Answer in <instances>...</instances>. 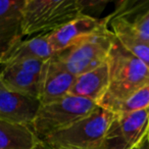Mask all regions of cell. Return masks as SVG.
Segmentation results:
<instances>
[{
  "instance_id": "obj_4",
  "label": "cell",
  "mask_w": 149,
  "mask_h": 149,
  "mask_svg": "<svg viewBox=\"0 0 149 149\" xmlns=\"http://www.w3.org/2000/svg\"><path fill=\"white\" fill-rule=\"evenodd\" d=\"M98 104L86 98L66 95L56 101L41 104L31 128L39 141L89 116Z\"/></svg>"
},
{
  "instance_id": "obj_14",
  "label": "cell",
  "mask_w": 149,
  "mask_h": 149,
  "mask_svg": "<svg viewBox=\"0 0 149 149\" xmlns=\"http://www.w3.org/2000/svg\"><path fill=\"white\" fill-rule=\"evenodd\" d=\"M38 142L30 126L0 120V149H33Z\"/></svg>"
},
{
  "instance_id": "obj_5",
  "label": "cell",
  "mask_w": 149,
  "mask_h": 149,
  "mask_svg": "<svg viewBox=\"0 0 149 149\" xmlns=\"http://www.w3.org/2000/svg\"><path fill=\"white\" fill-rule=\"evenodd\" d=\"M116 41L113 33L107 27H104L74 46L55 55L64 68L77 77L107 61Z\"/></svg>"
},
{
  "instance_id": "obj_8",
  "label": "cell",
  "mask_w": 149,
  "mask_h": 149,
  "mask_svg": "<svg viewBox=\"0 0 149 149\" xmlns=\"http://www.w3.org/2000/svg\"><path fill=\"white\" fill-rule=\"evenodd\" d=\"M25 0H0V64H4L23 41Z\"/></svg>"
},
{
  "instance_id": "obj_7",
  "label": "cell",
  "mask_w": 149,
  "mask_h": 149,
  "mask_svg": "<svg viewBox=\"0 0 149 149\" xmlns=\"http://www.w3.org/2000/svg\"><path fill=\"white\" fill-rule=\"evenodd\" d=\"M109 19V15L104 19H97L84 13L47 34L48 41L54 54L72 47L102 28L107 27Z\"/></svg>"
},
{
  "instance_id": "obj_17",
  "label": "cell",
  "mask_w": 149,
  "mask_h": 149,
  "mask_svg": "<svg viewBox=\"0 0 149 149\" xmlns=\"http://www.w3.org/2000/svg\"><path fill=\"white\" fill-rule=\"evenodd\" d=\"M44 62H45L44 60L37 59V58L33 57H19L8 60L4 64H11V65H15L17 68H21V70H25V72H29V74L40 76L42 68H43Z\"/></svg>"
},
{
  "instance_id": "obj_16",
  "label": "cell",
  "mask_w": 149,
  "mask_h": 149,
  "mask_svg": "<svg viewBox=\"0 0 149 149\" xmlns=\"http://www.w3.org/2000/svg\"><path fill=\"white\" fill-rule=\"evenodd\" d=\"M149 107V84L132 95H130L126 100L118 103L112 108L113 113H128V112L138 111Z\"/></svg>"
},
{
  "instance_id": "obj_3",
  "label": "cell",
  "mask_w": 149,
  "mask_h": 149,
  "mask_svg": "<svg viewBox=\"0 0 149 149\" xmlns=\"http://www.w3.org/2000/svg\"><path fill=\"white\" fill-rule=\"evenodd\" d=\"M114 116L112 111L98 106L89 116L49 135L41 142L55 149H98Z\"/></svg>"
},
{
  "instance_id": "obj_20",
  "label": "cell",
  "mask_w": 149,
  "mask_h": 149,
  "mask_svg": "<svg viewBox=\"0 0 149 149\" xmlns=\"http://www.w3.org/2000/svg\"><path fill=\"white\" fill-rule=\"evenodd\" d=\"M136 149H149V141L148 140L145 141L141 146H139L138 148H136Z\"/></svg>"
},
{
  "instance_id": "obj_9",
  "label": "cell",
  "mask_w": 149,
  "mask_h": 149,
  "mask_svg": "<svg viewBox=\"0 0 149 149\" xmlns=\"http://www.w3.org/2000/svg\"><path fill=\"white\" fill-rule=\"evenodd\" d=\"M76 79L58 60L56 55L44 62L40 74L39 100L41 104L56 101L68 95Z\"/></svg>"
},
{
  "instance_id": "obj_11",
  "label": "cell",
  "mask_w": 149,
  "mask_h": 149,
  "mask_svg": "<svg viewBox=\"0 0 149 149\" xmlns=\"http://www.w3.org/2000/svg\"><path fill=\"white\" fill-rule=\"evenodd\" d=\"M109 84V68L108 62L86 72L76 77L70 90L68 95L86 98L88 100L99 103L107 92Z\"/></svg>"
},
{
  "instance_id": "obj_12",
  "label": "cell",
  "mask_w": 149,
  "mask_h": 149,
  "mask_svg": "<svg viewBox=\"0 0 149 149\" xmlns=\"http://www.w3.org/2000/svg\"><path fill=\"white\" fill-rule=\"evenodd\" d=\"M111 29L116 41L149 68V42L135 31L132 23L126 17H118L111 22Z\"/></svg>"
},
{
  "instance_id": "obj_18",
  "label": "cell",
  "mask_w": 149,
  "mask_h": 149,
  "mask_svg": "<svg viewBox=\"0 0 149 149\" xmlns=\"http://www.w3.org/2000/svg\"><path fill=\"white\" fill-rule=\"evenodd\" d=\"M132 25L135 31L143 39L149 42V8L144 13L136 17V19L133 22Z\"/></svg>"
},
{
  "instance_id": "obj_21",
  "label": "cell",
  "mask_w": 149,
  "mask_h": 149,
  "mask_svg": "<svg viewBox=\"0 0 149 149\" xmlns=\"http://www.w3.org/2000/svg\"><path fill=\"white\" fill-rule=\"evenodd\" d=\"M148 141H149V132H148Z\"/></svg>"
},
{
  "instance_id": "obj_19",
  "label": "cell",
  "mask_w": 149,
  "mask_h": 149,
  "mask_svg": "<svg viewBox=\"0 0 149 149\" xmlns=\"http://www.w3.org/2000/svg\"><path fill=\"white\" fill-rule=\"evenodd\" d=\"M33 149H55V148H53V147L49 146V145H47L46 143L39 141V142H38L37 144H36V146L34 147Z\"/></svg>"
},
{
  "instance_id": "obj_6",
  "label": "cell",
  "mask_w": 149,
  "mask_h": 149,
  "mask_svg": "<svg viewBox=\"0 0 149 149\" xmlns=\"http://www.w3.org/2000/svg\"><path fill=\"white\" fill-rule=\"evenodd\" d=\"M149 107L116 113L98 149H136L148 140Z\"/></svg>"
},
{
  "instance_id": "obj_1",
  "label": "cell",
  "mask_w": 149,
  "mask_h": 149,
  "mask_svg": "<svg viewBox=\"0 0 149 149\" xmlns=\"http://www.w3.org/2000/svg\"><path fill=\"white\" fill-rule=\"evenodd\" d=\"M109 84L99 106L111 111L118 103L149 84V68L118 41L108 56Z\"/></svg>"
},
{
  "instance_id": "obj_2",
  "label": "cell",
  "mask_w": 149,
  "mask_h": 149,
  "mask_svg": "<svg viewBox=\"0 0 149 149\" xmlns=\"http://www.w3.org/2000/svg\"><path fill=\"white\" fill-rule=\"evenodd\" d=\"M89 2L83 0H25L24 36L45 35L84 15Z\"/></svg>"
},
{
  "instance_id": "obj_13",
  "label": "cell",
  "mask_w": 149,
  "mask_h": 149,
  "mask_svg": "<svg viewBox=\"0 0 149 149\" xmlns=\"http://www.w3.org/2000/svg\"><path fill=\"white\" fill-rule=\"evenodd\" d=\"M0 81L13 91L39 99L40 76L29 74L11 64H4L0 72Z\"/></svg>"
},
{
  "instance_id": "obj_10",
  "label": "cell",
  "mask_w": 149,
  "mask_h": 149,
  "mask_svg": "<svg viewBox=\"0 0 149 149\" xmlns=\"http://www.w3.org/2000/svg\"><path fill=\"white\" fill-rule=\"evenodd\" d=\"M40 106L38 98L13 91L0 81V120L31 127Z\"/></svg>"
},
{
  "instance_id": "obj_15",
  "label": "cell",
  "mask_w": 149,
  "mask_h": 149,
  "mask_svg": "<svg viewBox=\"0 0 149 149\" xmlns=\"http://www.w3.org/2000/svg\"><path fill=\"white\" fill-rule=\"evenodd\" d=\"M54 55L55 54L48 41V36L47 34H45L35 36L26 41H22L13 51L6 62L10 59L19 57H33L46 61Z\"/></svg>"
}]
</instances>
